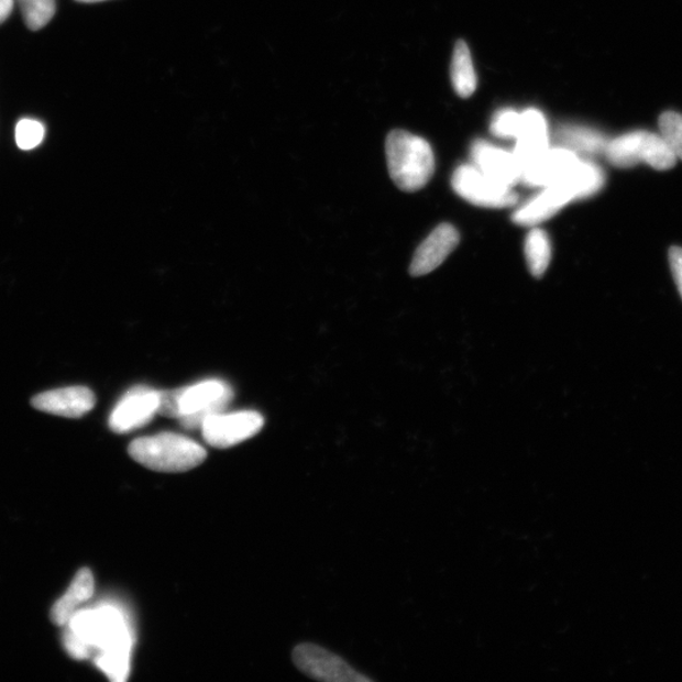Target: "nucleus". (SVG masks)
Returning a JSON list of instances; mask_svg holds the SVG:
<instances>
[{"label": "nucleus", "instance_id": "f257e3e1", "mask_svg": "<svg viewBox=\"0 0 682 682\" xmlns=\"http://www.w3.org/2000/svg\"><path fill=\"white\" fill-rule=\"evenodd\" d=\"M65 627L92 652L131 658L133 636L130 622L116 605L102 604L97 608L76 610Z\"/></svg>", "mask_w": 682, "mask_h": 682}, {"label": "nucleus", "instance_id": "f03ea898", "mask_svg": "<svg viewBox=\"0 0 682 682\" xmlns=\"http://www.w3.org/2000/svg\"><path fill=\"white\" fill-rule=\"evenodd\" d=\"M386 156L392 182L399 190L419 191L435 173V155L430 143L403 130L392 131L386 140Z\"/></svg>", "mask_w": 682, "mask_h": 682}, {"label": "nucleus", "instance_id": "7ed1b4c3", "mask_svg": "<svg viewBox=\"0 0 682 682\" xmlns=\"http://www.w3.org/2000/svg\"><path fill=\"white\" fill-rule=\"evenodd\" d=\"M233 398L228 383L208 380L196 385L161 392L158 414L182 420L184 428H201L208 416L223 411Z\"/></svg>", "mask_w": 682, "mask_h": 682}, {"label": "nucleus", "instance_id": "20e7f679", "mask_svg": "<svg viewBox=\"0 0 682 682\" xmlns=\"http://www.w3.org/2000/svg\"><path fill=\"white\" fill-rule=\"evenodd\" d=\"M128 451L136 463L160 473L189 472L208 455L198 442L170 432L136 439Z\"/></svg>", "mask_w": 682, "mask_h": 682}, {"label": "nucleus", "instance_id": "39448f33", "mask_svg": "<svg viewBox=\"0 0 682 682\" xmlns=\"http://www.w3.org/2000/svg\"><path fill=\"white\" fill-rule=\"evenodd\" d=\"M610 165L630 168L646 164L658 170H667L676 165L678 158L660 134L637 131L617 136L604 150Z\"/></svg>", "mask_w": 682, "mask_h": 682}, {"label": "nucleus", "instance_id": "423d86ee", "mask_svg": "<svg viewBox=\"0 0 682 682\" xmlns=\"http://www.w3.org/2000/svg\"><path fill=\"white\" fill-rule=\"evenodd\" d=\"M454 191L468 202L481 208L503 209L514 207L518 195L514 187L503 186L485 176L474 165L460 166L453 176Z\"/></svg>", "mask_w": 682, "mask_h": 682}, {"label": "nucleus", "instance_id": "0eeeda50", "mask_svg": "<svg viewBox=\"0 0 682 682\" xmlns=\"http://www.w3.org/2000/svg\"><path fill=\"white\" fill-rule=\"evenodd\" d=\"M263 416L255 411L210 415L201 424L202 437L210 447L228 449L257 435L263 428Z\"/></svg>", "mask_w": 682, "mask_h": 682}, {"label": "nucleus", "instance_id": "6e6552de", "mask_svg": "<svg viewBox=\"0 0 682 682\" xmlns=\"http://www.w3.org/2000/svg\"><path fill=\"white\" fill-rule=\"evenodd\" d=\"M294 661L298 670L315 680L330 682L370 681L362 673L354 670L339 656L329 652L326 648L315 645H300L295 648Z\"/></svg>", "mask_w": 682, "mask_h": 682}, {"label": "nucleus", "instance_id": "1a4fd4ad", "mask_svg": "<svg viewBox=\"0 0 682 682\" xmlns=\"http://www.w3.org/2000/svg\"><path fill=\"white\" fill-rule=\"evenodd\" d=\"M161 392L136 386L127 392L110 415L109 426L117 433H127L147 425L158 414Z\"/></svg>", "mask_w": 682, "mask_h": 682}, {"label": "nucleus", "instance_id": "9d476101", "mask_svg": "<svg viewBox=\"0 0 682 682\" xmlns=\"http://www.w3.org/2000/svg\"><path fill=\"white\" fill-rule=\"evenodd\" d=\"M575 200H578L576 193L568 182L546 186L515 212L514 221L521 227H537Z\"/></svg>", "mask_w": 682, "mask_h": 682}, {"label": "nucleus", "instance_id": "9b49d317", "mask_svg": "<svg viewBox=\"0 0 682 682\" xmlns=\"http://www.w3.org/2000/svg\"><path fill=\"white\" fill-rule=\"evenodd\" d=\"M460 234L454 226L443 223L435 228L415 252L409 273L414 277L429 275L457 250Z\"/></svg>", "mask_w": 682, "mask_h": 682}, {"label": "nucleus", "instance_id": "f8f14e48", "mask_svg": "<svg viewBox=\"0 0 682 682\" xmlns=\"http://www.w3.org/2000/svg\"><path fill=\"white\" fill-rule=\"evenodd\" d=\"M471 155L473 165L493 182L507 187H515L521 182V166L514 152L480 140L473 144Z\"/></svg>", "mask_w": 682, "mask_h": 682}, {"label": "nucleus", "instance_id": "ddd939ff", "mask_svg": "<svg viewBox=\"0 0 682 682\" xmlns=\"http://www.w3.org/2000/svg\"><path fill=\"white\" fill-rule=\"evenodd\" d=\"M576 153L564 147L549 148L542 156L522 169L521 182L528 187H546L558 184L579 164Z\"/></svg>", "mask_w": 682, "mask_h": 682}, {"label": "nucleus", "instance_id": "4468645a", "mask_svg": "<svg viewBox=\"0 0 682 682\" xmlns=\"http://www.w3.org/2000/svg\"><path fill=\"white\" fill-rule=\"evenodd\" d=\"M97 398L88 387L75 386L44 392L32 398L38 411L79 419L96 406Z\"/></svg>", "mask_w": 682, "mask_h": 682}, {"label": "nucleus", "instance_id": "2eb2a0df", "mask_svg": "<svg viewBox=\"0 0 682 682\" xmlns=\"http://www.w3.org/2000/svg\"><path fill=\"white\" fill-rule=\"evenodd\" d=\"M550 148L548 121L540 110L528 109L521 113V125L516 136L515 156L522 169Z\"/></svg>", "mask_w": 682, "mask_h": 682}, {"label": "nucleus", "instance_id": "dca6fc26", "mask_svg": "<svg viewBox=\"0 0 682 682\" xmlns=\"http://www.w3.org/2000/svg\"><path fill=\"white\" fill-rule=\"evenodd\" d=\"M94 594V576L89 569H81L73 580L70 586L62 598L54 605L51 618L57 626L65 627L73 614L79 610L81 604L88 602Z\"/></svg>", "mask_w": 682, "mask_h": 682}, {"label": "nucleus", "instance_id": "f3484780", "mask_svg": "<svg viewBox=\"0 0 682 682\" xmlns=\"http://www.w3.org/2000/svg\"><path fill=\"white\" fill-rule=\"evenodd\" d=\"M450 78L460 98H471L476 90L477 79L471 50L465 41H458L451 58Z\"/></svg>", "mask_w": 682, "mask_h": 682}, {"label": "nucleus", "instance_id": "a211bd4d", "mask_svg": "<svg viewBox=\"0 0 682 682\" xmlns=\"http://www.w3.org/2000/svg\"><path fill=\"white\" fill-rule=\"evenodd\" d=\"M525 255L528 270L536 278H540L548 271L551 262L552 245L548 233L534 227L526 237Z\"/></svg>", "mask_w": 682, "mask_h": 682}, {"label": "nucleus", "instance_id": "6ab92c4d", "mask_svg": "<svg viewBox=\"0 0 682 682\" xmlns=\"http://www.w3.org/2000/svg\"><path fill=\"white\" fill-rule=\"evenodd\" d=\"M19 3L31 31L46 28L56 13V0H19Z\"/></svg>", "mask_w": 682, "mask_h": 682}, {"label": "nucleus", "instance_id": "aec40b11", "mask_svg": "<svg viewBox=\"0 0 682 682\" xmlns=\"http://www.w3.org/2000/svg\"><path fill=\"white\" fill-rule=\"evenodd\" d=\"M660 135L673 155L682 161V116L676 112L662 113L659 119Z\"/></svg>", "mask_w": 682, "mask_h": 682}, {"label": "nucleus", "instance_id": "412c9836", "mask_svg": "<svg viewBox=\"0 0 682 682\" xmlns=\"http://www.w3.org/2000/svg\"><path fill=\"white\" fill-rule=\"evenodd\" d=\"M45 127L33 119H22L15 127V142L23 151H31L40 146L45 139Z\"/></svg>", "mask_w": 682, "mask_h": 682}, {"label": "nucleus", "instance_id": "4be33fe9", "mask_svg": "<svg viewBox=\"0 0 682 682\" xmlns=\"http://www.w3.org/2000/svg\"><path fill=\"white\" fill-rule=\"evenodd\" d=\"M519 125H521V113L505 109L494 116L491 132L498 139L516 140Z\"/></svg>", "mask_w": 682, "mask_h": 682}, {"label": "nucleus", "instance_id": "5701e85b", "mask_svg": "<svg viewBox=\"0 0 682 682\" xmlns=\"http://www.w3.org/2000/svg\"><path fill=\"white\" fill-rule=\"evenodd\" d=\"M564 140L569 141L564 148L571 146L569 147L570 151H582L586 153L604 152L608 143L605 142L598 133L576 130L565 133Z\"/></svg>", "mask_w": 682, "mask_h": 682}, {"label": "nucleus", "instance_id": "b1692460", "mask_svg": "<svg viewBox=\"0 0 682 682\" xmlns=\"http://www.w3.org/2000/svg\"><path fill=\"white\" fill-rule=\"evenodd\" d=\"M670 267L673 279L679 288V293L682 297V249L681 246H672L669 252Z\"/></svg>", "mask_w": 682, "mask_h": 682}, {"label": "nucleus", "instance_id": "393cba45", "mask_svg": "<svg viewBox=\"0 0 682 682\" xmlns=\"http://www.w3.org/2000/svg\"><path fill=\"white\" fill-rule=\"evenodd\" d=\"M14 0H0V24H3L13 11Z\"/></svg>", "mask_w": 682, "mask_h": 682}, {"label": "nucleus", "instance_id": "a878e982", "mask_svg": "<svg viewBox=\"0 0 682 682\" xmlns=\"http://www.w3.org/2000/svg\"><path fill=\"white\" fill-rule=\"evenodd\" d=\"M76 2H79V3H99V2H107V0H76Z\"/></svg>", "mask_w": 682, "mask_h": 682}]
</instances>
